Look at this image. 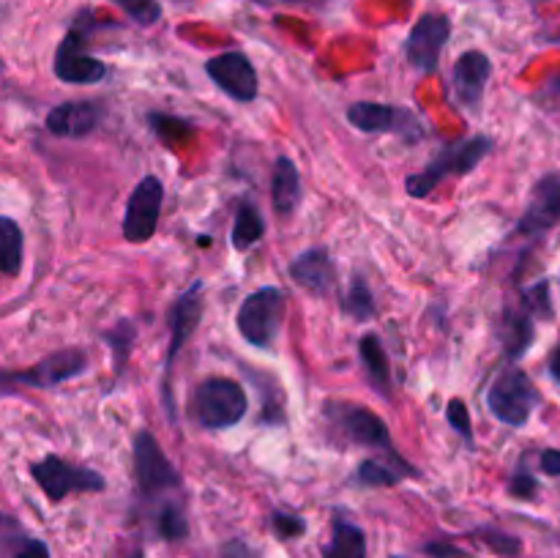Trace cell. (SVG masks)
<instances>
[{"label":"cell","mask_w":560,"mask_h":558,"mask_svg":"<svg viewBox=\"0 0 560 558\" xmlns=\"http://www.w3.org/2000/svg\"><path fill=\"white\" fill-rule=\"evenodd\" d=\"M490 151L492 140L485 135H476L463 142H454V146H446L424 170H421V173L408 175L405 189H408V195L416 197V200L430 197L432 189H438L446 178H452V175H468L470 170L479 167Z\"/></svg>","instance_id":"cell-1"},{"label":"cell","mask_w":560,"mask_h":558,"mask_svg":"<svg viewBox=\"0 0 560 558\" xmlns=\"http://www.w3.org/2000/svg\"><path fill=\"white\" fill-rule=\"evenodd\" d=\"M249 397L233 377H208L195 388L189 399V414L206 430H228L246 416Z\"/></svg>","instance_id":"cell-2"},{"label":"cell","mask_w":560,"mask_h":558,"mask_svg":"<svg viewBox=\"0 0 560 558\" xmlns=\"http://www.w3.org/2000/svg\"><path fill=\"white\" fill-rule=\"evenodd\" d=\"M284 306H288V299L279 288H260L246 295L235 315L241 337L255 348H271L282 328Z\"/></svg>","instance_id":"cell-3"},{"label":"cell","mask_w":560,"mask_h":558,"mask_svg":"<svg viewBox=\"0 0 560 558\" xmlns=\"http://www.w3.org/2000/svg\"><path fill=\"white\" fill-rule=\"evenodd\" d=\"M536 405H539V392H536L534 381L520 367H506L492 381L490 392H487V408H490V414L509 427L528 425Z\"/></svg>","instance_id":"cell-4"},{"label":"cell","mask_w":560,"mask_h":558,"mask_svg":"<svg viewBox=\"0 0 560 558\" xmlns=\"http://www.w3.org/2000/svg\"><path fill=\"white\" fill-rule=\"evenodd\" d=\"M326 419L331 421V427L337 432H342V438L348 443L366 449H381L386 452L394 463H405L399 457V452L392 443V432H388L386 421L381 419L372 410L361 408L355 403H328L326 405Z\"/></svg>","instance_id":"cell-5"},{"label":"cell","mask_w":560,"mask_h":558,"mask_svg":"<svg viewBox=\"0 0 560 558\" xmlns=\"http://www.w3.org/2000/svg\"><path fill=\"white\" fill-rule=\"evenodd\" d=\"M31 474L49 501H63L74 492H102L107 487L102 474L85 468V465L69 463L58 454H47L44 460L33 463Z\"/></svg>","instance_id":"cell-6"},{"label":"cell","mask_w":560,"mask_h":558,"mask_svg":"<svg viewBox=\"0 0 560 558\" xmlns=\"http://www.w3.org/2000/svg\"><path fill=\"white\" fill-rule=\"evenodd\" d=\"M135 474H137V487L145 498H156L162 492L178 490L180 476L175 470V465L170 463L167 454L162 452L156 438L148 430L137 432L135 438Z\"/></svg>","instance_id":"cell-7"},{"label":"cell","mask_w":560,"mask_h":558,"mask_svg":"<svg viewBox=\"0 0 560 558\" xmlns=\"http://www.w3.org/2000/svg\"><path fill=\"white\" fill-rule=\"evenodd\" d=\"M162 200L164 186L156 175H148L135 186L129 202H126L124 228H120L129 244H145L153 239L159 228V213H162Z\"/></svg>","instance_id":"cell-8"},{"label":"cell","mask_w":560,"mask_h":558,"mask_svg":"<svg viewBox=\"0 0 560 558\" xmlns=\"http://www.w3.org/2000/svg\"><path fill=\"white\" fill-rule=\"evenodd\" d=\"M202 282H195L173 306H170V348L167 359H164V405H167V414L173 416V394H170V377H173V364L178 359L180 348L191 339V334L197 332V323L202 315Z\"/></svg>","instance_id":"cell-9"},{"label":"cell","mask_w":560,"mask_h":558,"mask_svg":"<svg viewBox=\"0 0 560 558\" xmlns=\"http://www.w3.org/2000/svg\"><path fill=\"white\" fill-rule=\"evenodd\" d=\"M348 120L359 131H386V135H397L413 142L424 137V126L416 118V113L394 107V104L355 102L348 107Z\"/></svg>","instance_id":"cell-10"},{"label":"cell","mask_w":560,"mask_h":558,"mask_svg":"<svg viewBox=\"0 0 560 558\" xmlns=\"http://www.w3.org/2000/svg\"><path fill=\"white\" fill-rule=\"evenodd\" d=\"M88 370V356L80 348H66L47 356L25 372H0V386L9 383H27L31 388H52L58 383L71 381Z\"/></svg>","instance_id":"cell-11"},{"label":"cell","mask_w":560,"mask_h":558,"mask_svg":"<svg viewBox=\"0 0 560 558\" xmlns=\"http://www.w3.org/2000/svg\"><path fill=\"white\" fill-rule=\"evenodd\" d=\"M85 36L88 33L85 27H82V22L66 33L58 53H55V77H58V80L71 82V85H93V82L104 80L107 66L82 49Z\"/></svg>","instance_id":"cell-12"},{"label":"cell","mask_w":560,"mask_h":558,"mask_svg":"<svg viewBox=\"0 0 560 558\" xmlns=\"http://www.w3.org/2000/svg\"><path fill=\"white\" fill-rule=\"evenodd\" d=\"M206 74L228 93L235 102H252L257 98L260 82H257V71L252 60L244 53L233 49V53L213 55L206 60Z\"/></svg>","instance_id":"cell-13"},{"label":"cell","mask_w":560,"mask_h":558,"mask_svg":"<svg viewBox=\"0 0 560 558\" xmlns=\"http://www.w3.org/2000/svg\"><path fill=\"white\" fill-rule=\"evenodd\" d=\"M452 36V22L443 14H424L413 25L408 36V63L421 74H432L438 69L443 47Z\"/></svg>","instance_id":"cell-14"},{"label":"cell","mask_w":560,"mask_h":558,"mask_svg":"<svg viewBox=\"0 0 560 558\" xmlns=\"http://www.w3.org/2000/svg\"><path fill=\"white\" fill-rule=\"evenodd\" d=\"M560 224V175L550 173L534 186L528 208L517 222L520 235H541Z\"/></svg>","instance_id":"cell-15"},{"label":"cell","mask_w":560,"mask_h":558,"mask_svg":"<svg viewBox=\"0 0 560 558\" xmlns=\"http://www.w3.org/2000/svg\"><path fill=\"white\" fill-rule=\"evenodd\" d=\"M492 63L485 53L479 49H468L457 58L452 69V82H454V96L463 104L465 109H476L485 98L487 82H490Z\"/></svg>","instance_id":"cell-16"},{"label":"cell","mask_w":560,"mask_h":558,"mask_svg":"<svg viewBox=\"0 0 560 558\" xmlns=\"http://www.w3.org/2000/svg\"><path fill=\"white\" fill-rule=\"evenodd\" d=\"M102 120V109L93 102H66L49 109L47 129L49 135L66 137V140H80V137L91 135Z\"/></svg>","instance_id":"cell-17"},{"label":"cell","mask_w":560,"mask_h":558,"mask_svg":"<svg viewBox=\"0 0 560 558\" xmlns=\"http://www.w3.org/2000/svg\"><path fill=\"white\" fill-rule=\"evenodd\" d=\"M534 310H530L525 301H520L517 306H506L498 323V337H501L503 350H506L509 359H523L528 353L530 342L536 337L534 328Z\"/></svg>","instance_id":"cell-18"},{"label":"cell","mask_w":560,"mask_h":558,"mask_svg":"<svg viewBox=\"0 0 560 558\" xmlns=\"http://www.w3.org/2000/svg\"><path fill=\"white\" fill-rule=\"evenodd\" d=\"M290 277L299 282L301 288L310 290L315 295L331 293L334 282H337V271H334V260L328 257L326 249H306L290 263Z\"/></svg>","instance_id":"cell-19"},{"label":"cell","mask_w":560,"mask_h":558,"mask_svg":"<svg viewBox=\"0 0 560 558\" xmlns=\"http://www.w3.org/2000/svg\"><path fill=\"white\" fill-rule=\"evenodd\" d=\"M359 356L361 364H364V375L366 381L372 383V388H375L381 397H392V367H388V356L386 350H383L381 337H377V334H364V337L359 339Z\"/></svg>","instance_id":"cell-20"},{"label":"cell","mask_w":560,"mask_h":558,"mask_svg":"<svg viewBox=\"0 0 560 558\" xmlns=\"http://www.w3.org/2000/svg\"><path fill=\"white\" fill-rule=\"evenodd\" d=\"M271 202H273V211L284 219L293 217V211L299 208V202H301L299 170H295V164L290 162L288 156H279L277 164H273Z\"/></svg>","instance_id":"cell-21"},{"label":"cell","mask_w":560,"mask_h":558,"mask_svg":"<svg viewBox=\"0 0 560 558\" xmlns=\"http://www.w3.org/2000/svg\"><path fill=\"white\" fill-rule=\"evenodd\" d=\"M323 558H366V536L348 520H334L331 542L323 547Z\"/></svg>","instance_id":"cell-22"},{"label":"cell","mask_w":560,"mask_h":558,"mask_svg":"<svg viewBox=\"0 0 560 558\" xmlns=\"http://www.w3.org/2000/svg\"><path fill=\"white\" fill-rule=\"evenodd\" d=\"M266 233V222H262L260 208L252 200H241L235 208V222H233V246L238 252L252 249L257 241Z\"/></svg>","instance_id":"cell-23"},{"label":"cell","mask_w":560,"mask_h":558,"mask_svg":"<svg viewBox=\"0 0 560 558\" xmlns=\"http://www.w3.org/2000/svg\"><path fill=\"white\" fill-rule=\"evenodd\" d=\"M22 271V230L14 219L0 217V274L16 277Z\"/></svg>","instance_id":"cell-24"},{"label":"cell","mask_w":560,"mask_h":558,"mask_svg":"<svg viewBox=\"0 0 560 558\" xmlns=\"http://www.w3.org/2000/svg\"><path fill=\"white\" fill-rule=\"evenodd\" d=\"M342 312L359 323H366L372 315H375V301H372L370 284H366L361 277H353V282H350L348 290H345Z\"/></svg>","instance_id":"cell-25"},{"label":"cell","mask_w":560,"mask_h":558,"mask_svg":"<svg viewBox=\"0 0 560 558\" xmlns=\"http://www.w3.org/2000/svg\"><path fill=\"white\" fill-rule=\"evenodd\" d=\"M156 528H159V536L167 542L186 539V534H189V520H186L184 507H180L178 501L164 503V507L159 509Z\"/></svg>","instance_id":"cell-26"},{"label":"cell","mask_w":560,"mask_h":558,"mask_svg":"<svg viewBox=\"0 0 560 558\" xmlns=\"http://www.w3.org/2000/svg\"><path fill=\"white\" fill-rule=\"evenodd\" d=\"M405 470H399L397 465H386V463H377V460H364L355 470V479L366 487H388V485H397L399 479H405Z\"/></svg>","instance_id":"cell-27"},{"label":"cell","mask_w":560,"mask_h":558,"mask_svg":"<svg viewBox=\"0 0 560 558\" xmlns=\"http://www.w3.org/2000/svg\"><path fill=\"white\" fill-rule=\"evenodd\" d=\"M148 120H151L153 131H156V137L164 142V146H178V142L189 140L191 137V124L184 118H173V115L153 113Z\"/></svg>","instance_id":"cell-28"},{"label":"cell","mask_w":560,"mask_h":558,"mask_svg":"<svg viewBox=\"0 0 560 558\" xmlns=\"http://www.w3.org/2000/svg\"><path fill=\"white\" fill-rule=\"evenodd\" d=\"M115 5L126 11L137 25L148 27V25H156L159 16H162V5L159 0H113Z\"/></svg>","instance_id":"cell-29"},{"label":"cell","mask_w":560,"mask_h":558,"mask_svg":"<svg viewBox=\"0 0 560 558\" xmlns=\"http://www.w3.org/2000/svg\"><path fill=\"white\" fill-rule=\"evenodd\" d=\"M479 539L485 542L490 550L501 553V556H509V558L520 556V550H523V542H520L517 536H509V534H503V531H495V528H481Z\"/></svg>","instance_id":"cell-30"},{"label":"cell","mask_w":560,"mask_h":558,"mask_svg":"<svg viewBox=\"0 0 560 558\" xmlns=\"http://www.w3.org/2000/svg\"><path fill=\"white\" fill-rule=\"evenodd\" d=\"M446 419L448 425L454 427V432H459V435L465 438V441H474V425H470V414H468V405L463 403V399H448L446 405Z\"/></svg>","instance_id":"cell-31"},{"label":"cell","mask_w":560,"mask_h":558,"mask_svg":"<svg viewBox=\"0 0 560 558\" xmlns=\"http://www.w3.org/2000/svg\"><path fill=\"white\" fill-rule=\"evenodd\" d=\"M118 334L120 337H115V332H107L104 334V339H109V342H113V350H115V372H124V364H126V359H124V350L126 353H129V345H131V339H135V332H131V323L129 321H120L118 323Z\"/></svg>","instance_id":"cell-32"},{"label":"cell","mask_w":560,"mask_h":558,"mask_svg":"<svg viewBox=\"0 0 560 558\" xmlns=\"http://www.w3.org/2000/svg\"><path fill=\"white\" fill-rule=\"evenodd\" d=\"M509 492H512L514 498H523V501H530V498L539 492V481L534 479V474H530L525 465H520L517 470H514L512 481H509Z\"/></svg>","instance_id":"cell-33"},{"label":"cell","mask_w":560,"mask_h":558,"mask_svg":"<svg viewBox=\"0 0 560 558\" xmlns=\"http://www.w3.org/2000/svg\"><path fill=\"white\" fill-rule=\"evenodd\" d=\"M271 528H273V534L279 536V539H295V536L304 534L306 523H304V520H301V518H295V514L273 512Z\"/></svg>","instance_id":"cell-34"},{"label":"cell","mask_w":560,"mask_h":558,"mask_svg":"<svg viewBox=\"0 0 560 558\" xmlns=\"http://www.w3.org/2000/svg\"><path fill=\"white\" fill-rule=\"evenodd\" d=\"M14 558H49V547L42 539H22Z\"/></svg>","instance_id":"cell-35"},{"label":"cell","mask_w":560,"mask_h":558,"mask_svg":"<svg viewBox=\"0 0 560 558\" xmlns=\"http://www.w3.org/2000/svg\"><path fill=\"white\" fill-rule=\"evenodd\" d=\"M424 553L430 558H470L468 553L459 550V547L448 545V542H432V545H424Z\"/></svg>","instance_id":"cell-36"},{"label":"cell","mask_w":560,"mask_h":558,"mask_svg":"<svg viewBox=\"0 0 560 558\" xmlns=\"http://www.w3.org/2000/svg\"><path fill=\"white\" fill-rule=\"evenodd\" d=\"M539 465L547 476H560V449H545Z\"/></svg>","instance_id":"cell-37"},{"label":"cell","mask_w":560,"mask_h":558,"mask_svg":"<svg viewBox=\"0 0 560 558\" xmlns=\"http://www.w3.org/2000/svg\"><path fill=\"white\" fill-rule=\"evenodd\" d=\"M222 558H255V556H252L249 547L241 545V542H230V545L222 550Z\"/></svg>","instance_id":"cell-38"},{"label":"cell","mask_w":560,"mask_h":558,"mask_svg":"<svg viewBox=\"0 0 560 558\" xmlns=\"http://www.w3.org/2000/svg\"><path fill=\"white\" fill-rule=\"evenodd\" d=\"M550 375L556 377V383L560 386V345L552 350V356H550Z\"/></svg>","instance_id":"cell-39"},{"label":"cell","mask_w":560,"mask_h":558,"mask_svg":"<svg viewBox=\"0 0 560 558\" xmlns=\"http://www.w3.org/2000/svg\"><path fill=\"white\" fill-rule=\"evenodd\" d=\"M129 558H145V556H142V550H135Z\"/></svg>","instance_id":"cell-40"},{"label":"cell","mask_w":560,"mask_h":558,"mask_svg":"<svg viewBox=\"0 0 560 558\" xmlns=\"http://www.w3.org/2000/svg\"><path fill=\"white\" fill-rule=\"evenodd\" d=\"M552 88H556V91H560V80H556V82H552Z\"/></svg>","instance_id":"cell-41"},{"label":"cell","mask_w":560,"mask_h":558,"mask_svg":"<svg viewBox=\"0 0 560 558\" xmlns=\"http://www.w3.org/2000/svg\"><path fill=\"white\" fill-rule=\"evenodd\" d=\"M394 558H399V556H394Z\"/></svg>","instance_id":"cell-42"}]
</instances>
